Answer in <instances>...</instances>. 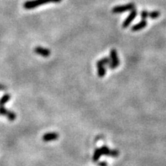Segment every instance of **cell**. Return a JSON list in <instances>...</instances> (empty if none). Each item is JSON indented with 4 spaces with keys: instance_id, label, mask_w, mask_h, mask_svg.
Returning a JSON list of instances; mask_svg holds the SVG:
<instances>
[{
    "instance_id": "1",
    "label": "cell",
    "mask_w": 166,
    "mask_h": 166,
    "mask_svg": "<svg viewBox=\"0 0 166 166\" xmlns=\"http://www.w3.org/2000/svg\"><path fill=\"white\" fill-rule=\"evenodd\" d=\"M10 95L6 94L4 95L0 99V115L5 116L7 118L9 121H14L16 119V115L15 112L12 111L7 109L4 107L5 104L7 103L9 100H10Z\"/></svg>"
},
{
    "instance_id": "2",
    "label": "cell",
    "mask_w": 166,
    "mask_h": 166,
    "mask_svg": "<svg viewBox=\"0 0 166 166\" xmlns=\"http://www.w3.org/2000/svg\"><path fill=\"white\" fill-rule=\"evenodd\" d=\"M60 2H62V0H29L23 4V8L25 9H33L42 5L52 2L59 3Z\"/></svg>"
},
{
    "instance_id": "3",
    "label": "cell",
    "mask_w": 166,
    "mask_h": 166,
    "mask_svg": "<svg viewBox=\"0 0 166 166\" xmlns=\"http://www.w3.org/2000/svg\"><path fill=\"white\" fill-rule=\"evenodd\" d=\"M136 8L134 3H128V4L123 5V6H115L112 9L111 12L114 14H120L123 13V12H128V11H132Z\"/></svg>"
},
{
    "instance_id": "4",
    "label": "cell",
    "mask_w": 166,
    "mask_h": 166,
    "mask_svg": "<svg viewBox=\"0 0 166 166\" xmlns=\"http://www.w3.org/2000/svg\"><path fill=\"white\" fill-rule=\"evenodd\" d=\"M101 152H102V156H109V157H118L119 156V152L118 150L115 149H109L108 146L106 145H102L100 148Z\"/></svg>"
},
{
    "instance_id": "5",
    "label": "cell",
    "mask_w": 166,
    "mask_h": 166,
    "mask_svg": "<svg viewBox=\"0 0 166 166\" xmlns=\"http://www.w3.org/2000/svg\"><path fill=\"white\" fill-rule=\"evenodd\" d=\"M137 14H138L137 10H136V9H132V12L129 13V15L127 16V18H125V20L123 22V23H122V28H123V29L128 28V26H130V24L132 22L133 20L136 18V17L137 16Z\"/></svg>"
},
{
    "instance_id": "6",
    "label": "cell",
    "mask_w": 166,
    "mask_h": 166,
    "mask_svg": "<svg viewBox=\"0 0 166 166\" xmlns=\"http://www.w3.org/2000/svg\"><path fill=\"white\" fill-rule=\"evenodd\" d=\"M34 52L38 55H41V56L45 57V58H47L49 55H51V51L49 50L47 48L42 47V46H37L34 49Z\"/></svg>"
},
{
    "instance_id": "7",
    "label": "cell",
    "mask_w": 166,
    "mask_h": 166,
    "mask_svg": "<svg viewBox=\"0 0 166 166\" xmlns=\"http://www.w3.org/2000/svg\"><path fill=\"white\" fill-rule=\"evenodd\" d=\"M59 138V135L57 132H47L44 134L42 137L43 142H52V141L57 140Z\"/></svg>"
},
{
    "instance_id": "8",
    "label": "cell",
    "mask_w": 166,
    "mask_h": 166,
    "mask_svg": "<svg viewBox=\"0 0 166 166\" xmlns=\"http://www.w3.org/2000/svg\"><path fill=\"white\" fill-rule=\"evenodd\" d=\"M96 66H97V72L99 77L103 78L106 74V68H105V64L101 60H99L96 63Z\"/></svg>"
},
{
    "instance_id": "9",
    "label": "cell",
    "mask_w": 166,
    "mask_h": 166,
    "mask_svg": "<svg viewBox=\"0 0 166 166\" xmlns=\"http://www.w3.org/2000/svg\"><path fill=\"white\" fill-rule=\"evenodd\" d=\"M110 59H111V63H113V65H114L116 68H117L118 66H119V65H120V61H119V55H118L117 51H116L115 49H111V51H110Z\"/></svg>"
},
{
    "instance_id": "10",
    "label": "cell",
    "mask_w": 166,
    "mask_h": 166,
    "mask_svg": "<svg viewBox=\"0 0 166 166\" xmlns=\"http://www.w3.org/2000/svg\"><path fill=\"white\" fill-rule=\"evenodd\" d=\"M148 25V22L145 19H142V21H140L139 22H138L137 24L134 25V26L132 27V32H138V31L141 30V29H143L144 28H145Z\"/></svg>"
},
{
    "instance_id": "11",
    "label": "cell",
    "mask_w": 166,
    "mask_h": 166,
    "mask_svg": "<svg viewBox=\"0 0 166 166\" xmlns=\"http://www.w3.org/2000/svg\"><path fill=\"white\" fill-rule=\"evenodd\" d=\"M101 61L105 64V66H108V68H109L110 69H111V70L116 69L115 66L114 65H113V63H111V59H110L109 58H108V57H104V58H102V59H101Z\"/></svg>"
},
{
    "instance_id": "12",
    "label": "cell",
    "mask_w": 166,
    "mask_h": 166,
    "mask_svg": "<svg viewBox=\"0 0 166 166\" xmlns=\"http://www.w3.org/2000/svg\"><path fill=\"white\" fill-rule=\"evenodd\" d=\"M102 156V152H101L100 148H95V150L94 152V154H93V158H92V160L94 162H99V160L100 159L101 156Z\"/></svg>"
},
{
    "instance_id": "13",
    "label": "cell",
    "mask_w": 166,
    "mask_h": 166,
    "mask_svg": "<svg viewBox=\"0 0 166 166\" xmlns=\"http://www.w3.org/2000/svg\"><path fill=\"white\" fill-rule=\"evenodd\" d=\"M161 15V12L159 11H152V12H148L147 11V16L150 17L152 19H156Z\"/></svg>"
},
{
    "instance_id": "14",
    "label": "cell",
    "mask_w": 166,
    "mask_h": 166,
    "mask_svg": "<svg viewBox=\"0 0 166 166\" xmlns=\"http://www.w3.org/2000/svg\"><path fill=\"white\" fill-rule=\"evenodd\" d=\"M141 15V18H142V19H146L147 18H148V16H147V11H142V12H141L140 13Z\"/></svg>"
},
{
    "instance_id": "15",
    "label": "cell",
    "mask_w": 166,
    "mask_h": 166,
    "mask_svg": "<svg viewBox=\"0 0 166 166\" xmlns=\"http://www.w3.org/2000/svg\"><path fill=\"white\" fill-rule=\"evenodd\" d=\"M99 166H108V164H107V162H102L99 163Z\"/></svg>"
},
{
    "instance_id": "16",
    "label": "cell",
    "mask_w": 166,
    "mask_h": 166,
    "mask_svg": "<svg viewBox=\"0 0 166 166\" xmlns=\"http://www.w3.org/2000/svg\"><path fill=\"white\" fill-rule=\"evenodd\" d=\"M3 88H4V86H3L2 85H0V90H2V89Z\"/></svg>"
}]
</instances>
